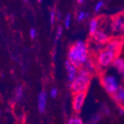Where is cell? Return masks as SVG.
Masks as SVG:
<instances>
[{
    "mask_svg": "<svg viewBox=\"0 0 124 124\" xmlns=\"http://www.w3.org/2000/svg\"><path fill=\"white\" fill-rule=\"evenodd\" d=\"M88 58L89 50L84 41L81 40L78 41L70 48L68 52V60L78 69L82 67Z\"/></svg>",
    "mask_w": 124,
    "mask_h": 124,
    "instance_id": "obj_1",
    "label": "cell"
},
{
    "mask_svg": "<svg viewBox=\"0 0 124 124\" xmlns=\"http://www.w3.org/2000/svg\"><path fill=\"white\" fill-rule=\"evenodd\" d=\"M91 73L83 67L78 70V75L71 83L70 89L73 94L78 92H87L90 84Z\"/></svg>",
    "mask_w": 124,
    "mask_h": 124,
    "instance_id": "obj_2",
    "label": "cell"
},
{
    "mask_svg": "<svg viewBox=\"0 0 124 124\" xmlns=\"http://www.w3.org/2000/svg\"><path fill=\"white\" fill-rule=\"evenodd\" d=\"M116 58H117V55L115 53L104 49L99 52L97 57V61L101 67H107L112 64V62Z\"/></svg>",
    "mask_w": 124,
    "mask_h": 124,
    "instance_id": "obj_3",
    "label": "cell"
},
{
    "mask_svg": "<svg viewBox=\"0 0 124 124\" xmlns=\"http://www.w3.org/2000/svg\"><path fill=\"white\" fill-rule=\"evenodd\" d=\"M101 83L106 92L111 95H114L120 86L113 75H106L103 77L101 78Z\"/></svg>",
    "mask_w": 124,
    "mask_h": 124,
    "instance_id": "obj_4",
    "label": "cell"
},
{
    "mask_svg": "<svg viewBox=\"0 0 124 124\" xmlns=\"http://www.w3.org/2000/svg\"><path fill=\"white\" fill-rule=\"evenodd\" d=\"M87 92H82L74 94L73 101H72V106L73 109L75 112H80L81 108L84 104L86 98Z\"/></svg>",
    "mask_w": 124,
    "mask_h": 124,
    "instance_id": "obj_5",
    "label": "cell"
},
{
    "mask_svg": "<svg viewBox=\"0 0 124 124\" xmlns=\"http://www.w3.org/2000/svg\"><path fill=\"white\" fill-rule=\"evenodd\" d=\"M112 33L115 34H121L124 33V17L119 15L112 19Z\"/></svg>",
    "mask_w": 124,
    "mask_h": 124,
    "instance_id": "obj_6",
    "label": "cell"
},
{
    "mask_svg": "<svg viewBox=\"0 0 124 124\" xmlns=\"http://www.w3.org/2000/svg\"><path fill=\"white\" fill-rule=\"evenodd\" d=\"M91 39L92 41L101 44H106L111 39L109 35L100 29H98L96 32L91 36Z\"/></svg>",
    "mask_w": 124,
    "mask_h": 124,
    "instance_id": "obj_7",
    "label": "cell"
},
{
    "mask_svg": "<svg viewBox=\"0 0 124 124\" xmlns=\"http://www.w3.org/2000/svg\"><path fill=\"white\" fill-rule=\"evenodd\" d=\"M65 67L68 74V80L71 84L78 75V68L72 64L68 59L65 61Z\"/></svg>",
    "mask_w": 124,
    "mask_h": 124,
    "instance_id": "obj_8",
    "label": "cell"
},
{
    "mask_svg": "<svg viewBox=\"0 0 124 124\" xmlns=\"http://www.w3.org/2000/svg\"><path fill=\"white\" fill-rule=\"evenodd\" d=\"M122 46V41H120L118 39H114V40H109L108 43L106 44V50L112 51L115 53L117 55H118L119 50H120Z\"/></svg>",
    "mask_w": 124,
    "mask_h": 124,
    "instance_id": "obj_9",
    "label": "cell"
},
{
    "mask_svg": "<svg viewBox=\"0 0 124 124\" xmlns=\"http://www.w3.org/2000/svg\"><path fill=\"white\" fill-rule=\"evenodd\" d=\"M39 110L40 112H44L46 108V93L44 91L40 92L38 98Z\"/></svg>",
    "mask_w": 124,
    "mask_h": 124,
    "instance_id": "obj_10",
    "label": "cell"
},
{
    "mask_svg": "<svg viewBox=\"0 0 124 124\" xmlns=\"http://www.w3.org/2000/svg\"><path fill=\"white\" fill-rule=\"evenodd\" d=\"M112 65L120 73L122 74L124 72V59L123 58H116L112 62Z\"/></svg>",
    "mask_w": 124,
    "mask_h": 124,
    "instance_id": "obj_11",
    "label": "cell"
},
{
    "mask_svg": "<svg viewBox=\"0 0 124 124\" xmlns=\"http://www.w3.org/2000/svg\"><path fill=\"white\" fill-rule=\"evenodd\" d=\"M112 96L115 101L119 103H124V86H119L117 91Z\"/></svg>",
    "mask_w": 124,
    "mask_h": 124,
    "instance_id": "obj_12",
    "label": "cell"
},
{
    "mask_svg": "<svg viewBox=\"0 0 124 124\" xmlns=\"http://www.w3.org/2000/svg\"><path fill=\"white\" fill-rule=\"evenodd\" d=\"M99 27V22L98 19L95 18V19H92L90 22H89V35L90 36H92L93 34H94L96 31L98 30Z\"/></svg>",
    "mask_w": 124,
    "mask_h": 124,
    "instance_id": "obj_13",
    "label": "cell"
},
{
    "mask_svg": "<svg viewBox=\"0 0 124 124\" xmlns=\"http://www.w3.org/2000/svg\"><path fill=\"white\" fill-rule=\"evenodd\" d=\"M67 124H84V123H83L82 120L80 117H71L69 120Z\"/></svg>",
    "mask_w": 124,
    "mask_h": 124,
    "instance_id": "obj_14",
    "label": "cell"
},
{
    "mask_svg": "<svg viewBox=\"0 0 124 124\" xmlns=\"http://www.w3.org/2000/svg\"><path fill=\"white\" fill-rule=\"evenodd\" d=\"M22 93H23L22 86H19L16 88V101H19L20 100V98L22 96Z\"/></svg>",
    "mask_w": 124,
    "mask_h": 124,
    "instance_id": "obj_15",
    "label": "cell"
},
{
    "mask_svg": "<svg viewBox=\"0 0 124 124\" xmlns=\"http://www.w3.org/2000/svg\"><path fill=\"white\" fill-rule=\"evenodd\" d=\"M70 24H71V15L70 13H68L66 16L65 19H64V25H65V27L67 29H69L70 28Z\"/></svg>",
    "mask_w": 124,
    "mask_h": 124,
    "instance_id": "obj_16",
    "label": "cell"
},
{
    "mask_svg": "<svg viewBox=\"0 0 124 124\" xmlns=\"http://www.w3.org/2000/svg\"><path fill=\"white\" fill-rule=\"evenodd\" d=\"M85 18H86V13L84 11H81L78 13V15L77 20H78V22H80L83 21Z\"/></svg>",
    "mask_w": 124,
    "mask_h": 124,
    "instance_id": "obj_17",
    "label": "cell"
},
{
    "mask_svg": "<svg viewBox=\"0 0 124 124\" xmlns=\"http://www.w3.org/2000/svg\"><path fill=\"white\" fill-rule=\"evenodd\" d=\"M103 6V1L98 2L96 4V5L95 6V12H98V11L102 8Z\"/></svg>",
    "mask_w": 124,
    "mask_h": 124,
    "instance_id": "obj_18",
    "label": "cell"
},
{
    "mask_svg": "<svg viewBox=\"0 0 124 124\" xmlns=\"http://www.w3.org/2000/svg\"><path fill=\"white\" fill-rule=\"evenodd\" d=\"M62 32H63V28H62L61 26H59L58 27V30H57V34H56V41L60 39L61 34H62Z\"/></svg>",
    "mask_w": 124,
    "mask_h": 124,
    "instance_id": "obj_19",
    "label": "cell"
},
{
    "mask_svg": "<svg viewBox=\"0 0 124 124\" xmlns=\"http://www.w3.org/2000/svg\"><path fill=\"white\" fill-rule=\"evenodd\" d=\"M36 34H37V32H36V30L34 29V28H32L30 30V36L31 39H35L36 36Z\"/></svg>",
    "mask_w": 124,
    "mask_h": 124,
    "instance_id": "obj_20",
    "label": "cell"
},
{
    "mask_svg": "<svg viewBox=\"0 0 124 124\" xmlns=\"http://www.w3.org/2000/svg\"><path fill=\"white\" fill-rule=\"evenodd\" d=\"M55 18H56V16H55V12L54 10H52L50 12V22H51L52 24H54Z\"/></svg>",
    "mask_w": 124,
    "mask_h": 124,
    "instance_id": "obj_21",
    "label": "cell"
},
{
    "mask_svg": "<svg viewBox=\"0 0 124 124\" xmlns=\"http://www.w3.org/2000/svg\"><path fill=\"white\" fill-rule=\"evenodd\" d=\"M50 95H51V97L53 98H55L57 97V95H58V90H57L56 88L52 89V90L50 92Z\"/></svg>",
    "mask_w": 124,
    "mask_h": 124,
    "instance_id": "obj_22",
    "label": "cell"
},
{
    "mask_svg": "<svg viewBox=\"0 0 124 124\" xmlns=\"http://www.w3.org/2000/svg\"><path fill=\"white\" fill-rule=\"evenodd\" d=\"M84 0H78V3H83Z\"/></svg>",
    "mask_w": 124,
    "mask_h": 124,
    "instance_id": "obj_23",
    "label": "cell"
},
{
    "mask_svg": "<svg viewBox=\"0 0 124 124\" xmlns=\"http://www.w3.org/2000/svg\"><path fill=\"white\" fill-rule=\"evenodd\" d=\"M42 1H43V0H37V2H39V3L42 2Z\"/></svg>",
    "mask_w": 124,
    "mask_h": 124,
    "instance_id": "obj_24",
    "label": "cell"
},
{
    "mask_svg": "<svg viewBox=\"0 0 124 124\" xmlns=\"http://www.w3.org/2000/svg\"><path fill=\"white\" fill-rule=\"evenodd\" d=\"M122 75H123V78H124V72H123V73H122Z\"/></svg>",
    "mask_w": 124,
    "mask_h": 124,
    "instance_id": "obj_25",
    "label": "cell"
},
{
    "mask_svg": "<svg viewBox=\"0 0 124 124\" xmlns=\"http://www.w3.org/2000/svg\"><path fill=\"white\" fill-rule=\"evenodd\" d=\"M123 17H124V11H123Z\"/></svg>",
    "mask_w": 124,
    "mask_h": 124,
    "instance_id": "obj_26",
    "label": "cell"
},
{
    "mask_svg": "<svg viewBox=\"0 0 124 124\" xmlns=\"http://www.w3.org/2000/svg\"><path fill=\"white\" fill-rule=\"evenodd\" d=\"M24 1H25V2H27V1H28V0H24Z\"/></svg>",
    "mask_w": 124,
    "mask_h": 124,
    "instance_id": "obj_27",
    "label": "cell"
}]
</instances>
